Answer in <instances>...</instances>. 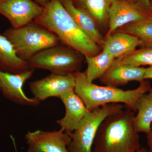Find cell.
I'll return each instance as SVG.
<instances>
[{"label": "cell", "mask_w": 152, "mask_h": 152, "mask_svg": "<svg viewBox=\"0 0 152 152\" xmlns=\"http://www.w3.org/2000/svg\"><path fill=\"white\" fill-rule=\"evenodd\" d=\"M115 32L130 34L138 38L141 45L152 47V18L129 24Z\"/></svg>", "instance_id": "cell-20"}, {"label": "cell", "mask_w": 152, "mask_h": 152, "mask_svg": "<svg viewBox=\"0 0 152 152\" xmlns=\"http://www.w3.org/2000/svg\"><path fill=\"white\" fill-rule=\"evenodd\" d=\"M34 20L55 34L66 46L86 56L99 53L100 48L79 28L60 0H52Z\"/></svg>", "instance_id": "cell-1"}, {"label": "cell", "mask_w": 152, "mask_h": 152, "mask_svg": "<svg viewBox=\"0 0 152 152\" xmlns=\"http://www.w3.org/2000/svg\"><path fill=\"white\" fill-rule=\"evenodd\" d=\"M151 18V16L128 0H112L109 12V28L106 37L126 25Z\"/></svg>", "instance_id": "cell-11"}, {"label": "cell", "mask_w": 152, "mask_h": 152, "mask_svg": "<svg viewBox=\"0 0 152 152\" xmlns=\"http://www.w3.org/2000/svg\"><path fill=\"white\" fill-rule=\"evenodd\" d=\"M151 11L152 13V2L151 3Z\"/></svg>", "instance_id": "cell-27"}, {"label": "cell", "mask_w": 152, "mask_h": 152, "mask_svg": "<svg viewBox=\"0 0 152 152\" xmlns=\"http://www.w3.org/2000/svg\"><path fill=\"white\" fill-rule=\"evenodd\" d=\"M147 135V142L149 152H152V123L151 126V131Z\"/></svg>", "instance_id": "cell-23"}, {"label": "cell", "mask_w": 152, "mask_h": 152, "mask_svg": "<svg viewBox=\"0 0 152 152\" xmlns=\"http://www.w3.org/2000/svg\"><path fill=\"white\" fill-rule=\"evenodd\" d=\"M125 107L121 104H110L91 111L75 130L67 132L71 138L67 147L69 151L93 152L94 142L100 125L107 117Z\"/></svg>", "instance_id": "cell-6"}, {"label": "cell", "mask_w": 152, "mask_h": 152, "mask_svg": "<svg viewBox=\"0 0 152 152\" xmlns=\"http://www.w3.org/2000/svg\"><path fill=\"white\" fill-rule=\"evenodd\" d=\"M35 1H36V2L37 3L40 5L44 7L48 3L50 2L52 0H35Z\"/></svg>", "instance_id": "cell-25"}, {"label": "cell", "mask_w": 152, "mask_h": 152, "mask_svg": "<svg viewBox=\"0 0 152 152\" xmlns=\"http://www.w3.org/2000/svg\"><path fill=\"white\" fill-rule=\"evenodd\" d=\"M121 64L134 66H152V47L135 50L124 56L115 59Z\"/></svg>", "instance_id": "cell-21"}, {"label": "cell", "mask_w": 152, "mask_h": 152, "mask_svg": "<svg viewBox=\"0 0 152 152\" xmlns=\"http://www.w3.org/2000/svg\"><path fill=\"white\" fill-rule=\"evenodd\" d=\"M140 45V41L135 36L127 33L115 32L106 37L103 50L116 59L135 50Z\"/></svg>", "instance_id": "cell-15"}, {"label": "cell", "mask_w": 152, "mask_h": 152, "mask_svg": "<svg viewBox=\"0 0 152 152\" xmlns=\"http://www.w3.org/2000/svg\"><path fill=\"white\" fill-rule=\"evenodd\" d=\"M71 1H73L74 2V1H77V0H71Z\"/></svg>", "instance_id": "cell-28"}, {"label": "cell", "mask_w": 152, "mask_h": 152, "mask_svg": "<svg viewBox=\"0 0 152 152\" xmlns=\"http://www.w3.org/2000/svg\"><path fill=\"white\" fill-rule=\"evenodd\" d=\"M81 8L89 14L100 25L108 23L109 12L112 0H78Z\"/></svg>", "instance_id": "cell-19"}, {"label": "cell", "mask_w": 152, "mask_h": 152, "mask_svg": "<svg viewBox=\"0 0 152 152\" xmlns=\"http://www.w3.org/2000/svg\"><path fill=\"white\" fill-rule=\"evenodd\" d=\"M25 139L28 145L27 152H70L67 147L70 136L61 129L52 132L29 131Z\"/></svg>", "instance_id": "cell-7"}, {"label": "cell", "mask_w": 152, "mask_h": 152, "mask_svg": "<svg viewBox=\"0 0 152 152\" xmlns=\"http://www.w3.org/2000/svg\"><path fill=\"white\" fill-rule=\"evenodd\" d=\"M74 75L75 78L74 91L90 111L107 104H121L126 108L136 112L139 99L151 88L150 82L145 80L140 82L137 88L124 90L89 82L84 72H77Z\"/></svg>", "instance_id": "cell-3"}, {"label": "cell", "mask_w": 152, "mask_h": 152, "mask_svg": "<svg viewBox=\"0 0 152 152\" xmlns=\"http://www.w3.org/2000/svg\"><path fill=\"white\" fill-rule=\"evenodd\" d=\"M135 112L129 109L110 115L100 125L93 152H134L141 148L134 123Z\"/></svg>", "instance_id": "cell-2"}, {"label": "cell", "mask_w": 152, "mask_h": 152, "mask_svg": "<svg viewBox=\"0 0 152 152\" xmlns=\"http://www.w3.org/2000/svg\"><path fill=\"white\" fill-rule=\"evenodd\" d=\"M152 79V66L146 68L145 73V80Z\"/></svg>", "instance_id": "cell-24"}, {"label": "cell", "mask_w": 152, "mask_h": 152, "mask_svg": "<svg viewBox=\"0 0 152 152\" xmlns=\"http://www.w3.org/2000/svg\"><path fill=\"white\" fill-rule=\"evenodd\" d=\"M60 1L85 34L99 46L103 47L105 39L98 29L97 23L91 16L83 9L75 6L71 0Z\"/></svg>", "instance_id": "cell-14"}, {"label": "cell", "mask_w": 152, "mask_h": 152, "mask_svg": "<svg viewBox=\"0 0 152 152\" xmlns=\"http://www.w3.org/2000/svg\"><path fill=\"white\" fill-rule=\"evenodd\" d=\"M134 123L138 133L148 134L152 123V88L139 99Z\"/></svg>", "instance_id": "cell-17"}, {"label": "cell", "mask_w": 152, "mask_h": 152, "mask_svg": "<svg viewBox=\"0 0 152 152\" xmlns=\"http://www.w3.org/2000/svg\"><path fill=\"white\" fill-rule=\"evenodd\" d=\"M85 57L87 68L84 72L87 80L90 82L100 78L110 67L115 60V58L104 50L96 56Z\"/></svg>", "instance_id": "cell-18"}, {"label": "cell", "mask_w": 152, "mask_h": 152, "mask_svg": "<svg viewBox=\"0 0 152 152\" xmlns=\"http://www.w3.org/2000/svg\"><path fill=\"white\" fill-rule=\"evenodd\" d=\"M43 10V7L33 0H0V14L9 20L15 28L32 22Z\"/></svg>", "instance_id": "cell-9"}, {"label": "cell", "mask_w": 152, "mask_h": 152, "mask_svg": "<svg viewBox=\"0 0 152 152\" xmlns=\"http://www.w3.org/2000/svg\"><path fill=\"white\" fill-rule=\"evenodd\" d=\"M12 43L20 58L28 61L39 52L59 45L60 40L45 28L32 22L3 34Z\"/></svg>", "instance_id": "cell-4"}, {"label": "cell", "mask_w": 152, "mask_h": 152, "mask_svg": "<svg viewBox=\"0 0 152 152\" xmlns=\"http://www.w3.org/2000/svg\"><path fill=\"white\" fill-rule=\"evenodd\" d=\"M0 67L7 72L16 74L30 69L28 63L17 55L12 43L0 34Z\"/></svg>", "instance_id": "cell-16"}, {"label": "cell", "mask_w": 152, "mask_h": 152, "mask_svg": "<svg viewBox=\"0 0 152 152\" xmlns=\"http://www.w3.org/2000/svg\"><path fill=\"white\" fill-rule=\"evenodd\" d=\"M59 99L65 106L66 113L64 116L58 120L57 123L65 132H73L91 111L74 90L64 93Z\"/></svg>", "instance_id": "cell-12"}, {"label": "cell", "mask_w": 152, "mask_h": 152, "mask_svg": "<svg viewBox=\"0 0 152 152\" xmlns=\"http://www.w3.org/2000/svg\"><path fill=\"white\" fill-rule=\"evenodd\" d=\"M134 152H149V151L146 148H142V147H141L139 149Z\"/></svg>", "instance_id": "cell-26"}, {"label": "cell", "mask_w": 152, "mask_h": 152, "mask_svg": "<svg viewBox=\"0 0 152 152\" xmlns=\"http://www.w3.org/2000/svg\"><path fill=\"white\" fill-rule=\"evenodd\" d=\"M29 84L34 98L40 102L53 97L60 98L64 93L74 90L75 78L74 74L61 75L51 73L43 78Z\"/></svg>", "instance_id": "cell-8"}, {"label": "cell", "mask_w": 152, "mask_h": 152, "mask_svg": "<svg viewBox=\"0 0 152 152\" xmlns=\"http://www.w3.org/2000/svg\"><path fill=\"white\" fill-rule=\"evenodd\" d=\"M35 69L28 70L14 74L0 69V90L5 96L21 105L37 106L40 102L34 98H30L23 91L26 82L31 78Z\"/></svg>", "instance_id": "cell-10"}, {"label": "cell", "mask_w": 152, "mask_h": 152, "mask_svg": "<svg viewBox=\"0 0 152 152\" xmlns=\"http://www.w3.org/2000/svg\"><path fill=\"white\" fill-rule=\"evenodd\" d=\"M146 68L121 64L114 60L110 67L100 78L105 86L118 88L129 82H141L145 80Z\"/></svg>", "instance_id": "cell-13"}, {"label": "cell", "mask_w": 152, "mask_h": 152, "mask_svg": "<svg viewBox=\"0 0 152 152\" xmlns=\"http://www.w3.org/2000/svg\"><path fill=\"white\" fill-rule=\"evenodd\" d=\"M145 12L152 16L151 11V0H128Z\"/></svg>", "instance_id": "cell-22"}, {"label": "cell", "mask_w": 152, "mask_h": 152, "mask_svg": "<svg viewBox=\"0 0 152 152\" xmlns=\"http://www.w3.org/2000/svg\"><path fill=\"white\" fill-rule=\"evenodd\" d=\"M80 53L59 45L39 52L28 61L31 69H41L61 75L80 72L82 58Z\"/></svg>", "instance_id": "cell-5"}]
</instances>
